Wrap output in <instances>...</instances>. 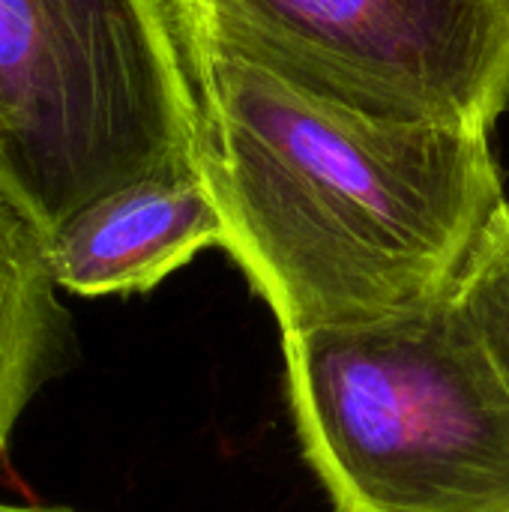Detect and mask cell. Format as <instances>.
Instances as JSON below:
<instances>
[{"instance_id": "6da1fadb", "label": "cell", "mask_w": 509, "mask_h": 512, "mask_svg": "<svg viewBox=\"0 0 509 512\" xmlns=\"http://www.w3.org/2000/svg\"><path fill=\"white\" fill-rule=\"evenodd\" d=\"M225 252L282 333L450 297L507 207L489 132L360 114L210 48H180Z\"/></svg>"}, {"instance_id": "7a4b0ae2", "label": "cell", "mask_w": 509, "mask_h": 512, "mask_svg": "<svg viewBox=\"0 0 509 512\" xmlns=\"http://www.w3.org/2000/svg\"><path fill=\"white\" fill-rule=\"evenodd\" d=\"M303 453L336 512H509V384L456 291L282 333Z\"/></svg>"}, {"instance_id": "3957f363", "label": "cell", "mask_w": 509, "mask_h": 512, "mask_svg": "<svg viewBox=\"0 0 509 512\" xmlns=\"http://www.w3.org/2000/svg\"><path fill=\"white\" fill-rule=\"evenodd\" d=\"M198 162V111L159 0H0V180L45 234Z\"/></svg>"}, {"instance_id": "277c9868", "label": "cell", "mask_w": 509, "mask_h": 512, "mask_svg": "<svg viewBox=\"0 0 509 512\" xmlns=\"http://www.w3.org/2000/svg\"><path fill=\"white\" fill-rule=\"evenodd\" d=\"M180 48L408 123L489 132L509 108V0H159Z\"/></svg>"}, {"instance_id": "5b68a950", "label": "cell", "mask_w": 509, "mask_h": 512, "mask_svg": "<svg viewBox=\"0 0 509 512\" xmlns=\"http://www.w3.org/2000/svg\"><path fill=\"white\" fill-rule=\"evenodd\" d=\"M210 246H225V222L198 162H189L72 213L48 234V267L75 297L144 294Z\"/></svg>"}, {"instance_id": "8992f818", "label": "cell", "mask_w": 509, "mask_h": 512, "mask_svg": "<svg viewBox=\"0 0 509 512\" xmlns=\"http://www.w3.org/2000/svg\"><path fill=\"white\" fill-rule=\"evenodd\" d=\"M72 360L75 327L48 267V234L0 180V462L24 411Z\"/></svg>"}, {"instance_id": "52a82bcc", "label": "cell", "mask_w": 509, "mask_h": 512, "mask_svg": "<svg viewBox=\"0 0 509 512\" xmlns=\"http://www.w3.org/2000/svg\"><path fill=\"white\" fill-rule=\"evenodd\" d=\"M456 300L509 384V204L465 267L456 285Z\"/></svg>"}, {"instance_id": "ba28073f", "label": "cell", "mask_w": 509, "mask_h": 512, "mask_svg": "<svg viewBox=\"0 0 509 512\" xmlns=\"http://www.w3.org/2000/svg\"><path fill=\"white\" fill-rule=\"evenodd\" d=\"M0 512H72V510H48V507H12V504H0Z\"/></svg>"}]
</instances>
